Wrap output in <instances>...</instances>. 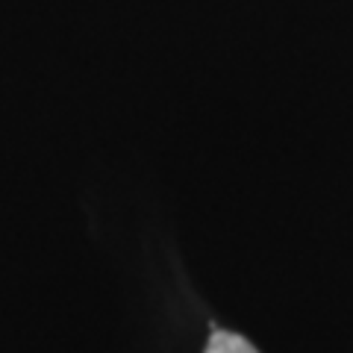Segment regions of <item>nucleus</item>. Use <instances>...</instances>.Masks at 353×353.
Listing matches in <instances>:
<instances>
[{"label":"nucleus","instance_id":"f257e3e1","mask_svg":"<svg viewBox=\"0 0 353 353\" xmlns=\"http://www.w3.org/2000/svg\"><path fill=\"white\" fill-rule=\"evenodd\" d=\"M203 353H259L256 347L250 345L245 336H236V333H224V330H215L209 336V345Z\"/></svg>","mask_w":353,"mask_h":353}]
</instances>
